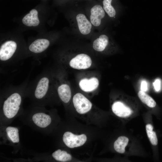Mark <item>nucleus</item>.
<instances>
[{"label":"nucleus","instance_id":"nucleus-1","mask_svg":"<svg viewBox=\"0 0 162 162\" xmlns=\"http://www.w3.org/2000/svg\"><path fill=\"white\" fill-rule=\"evenodd\" d=\"M28 84L27 81H25L19 85L10 86L1 91L0 125H10L22 113Z\"/></svg>","mask_w":162,"mask_h":162},{"label":"nucleus","instance_id":"nucleus-2","mask_svg":"<svg viewBox=\"0 0 162 162\" xmlns=\"http://www.w3.org/2000/svg\"><path fill=\"white\" fill-rule=\"evenodd\" d=\"M53 84L51 73L47 70L28 84L26 96L32 106H50L52 101Z\"/></svg>","mask_w":162,"mask_h":162},{"label":"nucleus","instance_id":"nucleus-3","mask_svg":"<svg viewBox=\"0 0 162 162\" xmlns=\"http://www.w3.org/2000/svg\"><path fill=\"white\" fill-rule=\"evenodd\" d=\"M18 118L23 124L46 135L52 132L54 126L52 111L44 106H32L24 110Z\"/></svg>","mask_w":162,"mask_h":162},{"label":"nucleus","instance_id":"nucleus-4","mask_svg":"<svg viewBox=\"0 0 162 162\" xmlns=\"http://www.w3.org/2000/svg\"><path fill=\"white\" fill-rule=\"evenodd\" d=\"M0 125V144L11 146L13 148V153H17L22 148L19 128L9 125Z\"/></svg>","mask_w":162,"mask_h":162},{"label":"nucleus","instance_id":"nucleus-5","mask_svg":"<svg viewBox=\"0 0 162 162\" xmlns=\"http://www.w3.org/2000/svg\"><path fill=\"white\" fill-rule=\"evenodd\" d=\"M17 47L16 42L12 40L6 41L1 45L0 60L2 68L8 69L14 67L13 58Z\"/></svg>","mask_w":162,"mask_h":162},{"label":"nucleus","instance_id":"nucleus-6","mask_svg":"<svg viewBox=\"0 0 162 162\" xmlns=\"http://www.w3.org/2000/svg\"><path fill=\"white\" fill-rule=\"evenodd\" d=\"M31 153L33 154V157L31 159L32 161L47 162L53 159L57 161L65 162L71 160L72 158L70 154L66 151L60 149L55 151L50 154L47 152Z\"/></svg>","mask_w":162,"mask_h":162},{"label":"nucleus","instance_id":"nucleus-7","mask_svg":"<svg viewBox=\"0 0 162 162\" xmlns=\"http://www.w3.org/2000/svg\"><path fill=\"white\" fill-rule=\"evenodd\" d=\"M87 136L85 134L75 135L70 132H65L62 136V141L68 147L73 148L83 145L87 140Z\"/></svg>","mask_w":162,"mask_h":162},{"label":"nucleus","instance_id":"nucleus-8","mask_svg":"<svg viewBox=\"0 0 162 162\" xmlns=\"http://www.w3.org/2000/svg\"><path fill=\"white\" fill-rule=\"evenodd\" d=\"M73 102L76 111L80 114L88 112L91 109V102L82 94L78 93L74 96Z\"/></svg>","mask_w":162,"mask_h":162},{"label":"nucleus","instance_id":"nucleus-9","mask_svg":"<svg viewBox=\"0 0 162 162\" xmlns=\"http://www.w3.org/2000/svg\"><path fill=\"white\" fill-rule=\"evenodd\" d=\"M92 64L90 57L84 53L77 55L69 62V65L71 68L79 70L88 68L91 67Z\"/></svg>","mask_w":162,"mask_h":162},{"label":"nucleus","instance_id":"nucleus-10","mask_svg":"<svg viewBox=\"0 0 162 162\" xmlns=\"http://www.w3.org/2000/svg\"><path fill=\"white\" fill-rule=\"evenodd\" d=\"M90 20L94 26H99L101 20L105 16V13L102 7L99 4H96L90 10Z\"/></svg>","mask_w":162,"mask_h":162},{"label":"nucleus","instance_id":"nucleus-11","mask_svg":"<svg viewBox=\"0 0 162 162\" xmlns=\"http://www.w3.org/2000/svg\"><path fill=\"white\" fill-rule=\"evenodd\" d=\"M50 41L45 39H38L33 42L28 46V50L34 54H39L44 52L49 47Z\"/></svg>","mask_w":162,"mask_h":162},{"label":"nucleus","instance_id":"nucleus-12","mask_svg":"<svg viewBox=\"0 0 162 162\" xmlns=\"http://www.w3.org/2000/svg\"><path fill=\"white\" fill-rule=\"evenodd\" d=\"M57 85L56 89L58 96L63 103H68L71 97V92L69 85L66 83L61 82Z\"/></svg>","mask_w":162,"mask_h":162},{"label":"nucleus","instance_id":"nucleus-13","mask_svg":"<svg viewBox=\"0 0 162 162\" xmlns=\"http://www.w3.org/2000/svg\"><path fill=\"white\" fill-rule=\"evenodd\" d=\"M113 112L117 116L125 118L130 116L133 113L132 110L120 101L114 102L112 106Z\"/></svg>","mask_w":162,"mask_h":162},{"label":"nucleus","instance_id":"nucleus-14","mask_svg":"<svg viewBox=\"0 0 162 162\" xmlns=\"http://www.w3.org/2000/svg\"><path fill=\"white\" fill-rule=\"evenodd\" d=\"M76 20L80 32L84 35L88 34L91 31L92 25L85 15L82 14H78L76 16Z\"/></svg>","mask_w":162,"mask_h":162},{"label":"nucleus","instance_id":"nucleus-15","mask_svg":"<svg viewBox=\"0 0 162 162\" xmlns=\"http://www.w3.org/2000/svg\"><path fill=\"white\" fill-rule=\"evenodd\" d=\"M99 81L96 77H92L89 79L84 78L81 80L79 82V86L82 91L90 92L96 89L98 87Z\"/></svg>","mask_w":162,"mask_h":162},{"label":"nucleus","instance_id":"nucleus-16","mask_svg":"<svg viewBox=\"0 0 162 162\" xmlns=\"http://www.w3.org/2000/svg\"><path fill=\"white\" fill-rule=\"evenodd\" d=\"M22 22L28 26H38L40 21L38 17V12L35 9L32 10L29 13L26 15L22 19Z\"/></svg>","mask_w":162,"mask_h":162},{"label":"nucleus","instance_id":"nucleus-17","mask_svg":"<svg viewBox=\"0 0 162 162\" xmlns=\"http://www.w3.org/2000/svg\"><path fill=\"white\" fill-rule=\"evenodd\" d=\"M109 43V38L105 34H102L96 39L93 43V48L98 52L104 51Z\"/></svg>","mask_w":162,"mask_h":162},{"label":"nucleus","instance_id":"nucleus-18","mask_svg":"<svg viewBox=\"0 0 162 162\" xmlns=\"http://www.w3.org/2000/svg\"><path fill=\"white\" fill-rule=\"evenodd\" d=\"M128 138L126 136H122L119 137L114 144L115 150L119 153H124L125 147L128 145Z\"/></svg>","mask_w":162,"mask_h":162},{"label":"nucleus","instance_id":"nucleus-19","mask_svg":"<svg viewBox=\"0 0 162 162\" xmlns=\"http://www.w3.org/2000/svg\"><path fill=\"white\" fill-rule=\"evenodd\" d=\"M138 95L141 101L149 107L153 108L156 106V103L154 100L144 91H140Z\"/></svg>","mask_w":162,"mask_h":162},{"label":"nucleus","instance_id":"nucleus-20","mask_svg":"<svg viewBox=\"0 0 162 162\" xmlns=\"http://www.w3.org/2000/svg\"><path fill=\"white\" fill-rule=\"evenodd\" d=\"M153 127L150 124L146 125V130L148 137L152 144L156 146L158 143V140L155 132L153 131Z\"/></svg>","mask_w":162,"mask_h":162},{"label":"nucleus","instance_id":"nucleus-21","mask_svg":"<svg viewBox=\"0 0 162 162\" xmlns=\"http://www.w3.org/2000/svg\"><path fill=\"white\" fill-rule=\"evenodd\" d=\"M112 0H103V8L108 15L110 17H114L116 14V11L111 5Z\"/></svg>","mask_w":162,"mask_h":162},{"label":"nucleus","instance_id":"nucleus-22","mask_svg":"<svg viewBox=\"0 0 162 162\" xmlns=\"http://www.w3.org/2000/svg\"><path fill=\"white\" fill-rule=\"evenodd\" d=\"M154 87L156 91H159L160 88V81L159 79H156L153 83Z\"/></svg>","mask_w":162,"mask_h":162},{"label":"nucleus","instance_id":"nucleus-23","mask_svg":"<svg viewBox=\"0 0 162 162\" xmlns=\"http://www.w3.org/2000/svg\"><path fill=\"white\" fill-rule=\"evenodd\" d=\"M147 88V83L146 81H142L141 84V91H146Z\"/></svg>","mask_w":162,"mask_h":162}]
</instances>
